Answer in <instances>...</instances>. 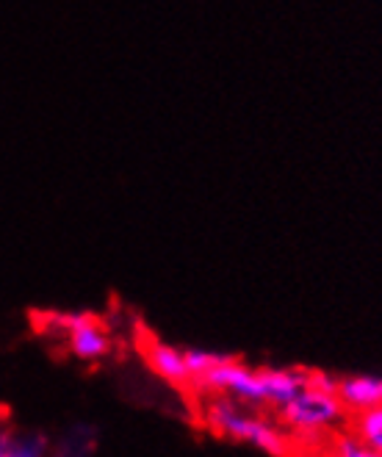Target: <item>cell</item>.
I'll return each mask as SVG.
<instances>
[{
	"label": "cell",
	"instance_id": "1",
	"mask_svg": "<svg viewBox=\"0 0 382 457\" xmlns=\"http://www.w3.org/2000/svg\"><path fill=\"white\" fill-rule=\"evenodd\" d=\"M308 383L311 369H255L225 355L195 383V391L222 394L258 411H280Z\"/></svg>",
	"mask_w": 382,
	"mask_h": 457
},
{
	"label": "cell",
	"instance_id": "8",
	"mask_svg": "<svg viewBox=\"0 0 382 457\" xmlns=\"http://www.w3.org/2000/svg\"><path fill=\"white\" fill-rule=\"evenodd\" d=\"M319 457H382V452L363 444L358 436L352 433V429H346V433L338 429V433H333L330 438H327Z\"/></svg>",
	"mask_w": 382,
	"mask_h": 457
},
{
	"label": "cell",
	"instance_id": "2",
	"mask_svg": "<svg viewBox=\"0 0 382 457\" xmlns=\"http://www.w3.org/2000/svg\"><path fill=\"white\" fill-rule=\"evenodd\" d=\"M278 416L294 441V454L308 452L319 457L327 438L349 421V411L338 396V378L311 369V383L286 402Z\"/></svg>",
	"mask_w": 382,
	"mask_h": 457
},
{
	"label": "cell",
	"instance_id": "9",
	"mask_svg": "<svg viewBox=\"0 0 382 457\" xmlns=\"http://www.w3.org/2000/svg\"><path fill=\"white\" fill-rule=\"evenodd\" d=\"M349 429L358 436L363 444H369L371 449L382 452V405L379 408H369L361 413H349Z\"/></svg>",
	"mask_w": 382,
	"mask_h": 457
},
{
	"label": "cell",
	"instance_id": "4",
	"mask_svg": "<svg viewBox=\"0 0 382 457\" xmlns=\"http://www.w3.org/2000/svg\"><path fill=\"white\" fill-rule=\"evenodd\" d=\"M42 330L62 338L67 353L84 363H97L112 353V336L92 313H47Z\"/></svg>",
	"mask_w": 382,
	"mask_h": 457
},
{
	"label": "cell",
	"instance_id": "6",
	"mask_svg": "<svg viewBox=\"0 0 382 457\" xmlns=\"http://www.w3.org/2000/svg\"><path fill=\"white\" fill-rule=\"evenodd\" d=\"M338 396L349 413L379 408L382 378H377V374H349V378H338Z\"/></svg>",
	"mask_w": 382,
	"mask_h": 457
},
{
	"label": "cell",
	"instance_id": "7",
	"mask_svg": "<svg viewBox=\"0 0 382 457\" xmlns=\"http://www.w3.org/2000/svg\"><path fill=\"white\" fill-rule=\"evenodd\" d=\"M0 457H50V441L37 429L0 424Z\"/></svg>",
	"mask_w": 382,
	"mask_h": 457
},
{
	"label": "cell",
	"instance_id": "3",
	"mask_svg": "<svg viewBox=\"0 0 382 457\" xmlns=\"http://www.w3.org/2000/svg\"><path fill=\"white\" fill-rule=\"evenodd\" d=\"M200 421L213 436L255 446L271 457L294 454V441L280 421L266 419L258 408L241 405V402H236L230 396L205 394L203 405H200Z\"/></svg>",
	"mask_w": 382,
	"mask_h": 457
},
{
	"label": "cell",
	"instance_id": "10",
	"mask_svg": "<svg viewBox=\"0 0 382 457\" xmlns=\"http://www.w3.org/2000/svg\"><path fill=\"white\" fill-rule=\"evenodd\" d=\"M225 355L220 353H208V349H186V363H188V371H191V388H195V383L203 378V374L213 366L220 363Z\"/></svg>",
	"mask_w": 382,
	"mask_h": 457
},
{
	"label": "cell",
	"instance_id": "5",
	"mask_svg": "<svg viewBox=\"0 0 382 457\" xmlns=\"http://www.w3.org/2000/svg\"><path fill=\"white\" fill-rule=\"evenodd\" d=\"M145 358L161 380H167L178 388H191V371L186 363V349L167 344L161 338H147L145 341Z\"/></svg>",
	"mask_w": 382,
	"mask_h": 457
}]
</instances>
